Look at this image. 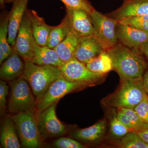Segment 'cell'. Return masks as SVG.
<instances>
[{
    "instance_id": "1",
    "label": "cell",
    "mask_w": 148,
    "mask_h": 148,
    "mask_svg": "<svg viewBox=\"0 0 148 148\" xmlns=\"http://www.w3.org/2000/svg\"><path fill=\"white\" fill-rule=\"evenodd\" d=\"M106 51L120 78H140L147 70L148 64L140 49L130 48L118 42Z\"/></svg>"
},
{
    "instance_id": "2",
    "label": "cell",
    "mask_w": 148,
    "mask_h": 148,
    "mask_svg": "<svg viewBox=\"0 0 148 148\" xmlns=\"http://www.w3.org/2000/svg\"><path fill=\"white\" fill-rule=\"evenodd\" d=\"M24 61L25 67L21 77L29 83L38 103L50 85L62 76L61 71L50 65H37L30 60Z\"/></svg>"
},
{
    "instance_id": "3",
    "label": "cell",
    "mask_w": 148,
    "mask_h": 148,
    "mask_svg": "<svg viewBox=\"0 0 148 148\" xmlns=\"http://www.w3.org/2000/svg\"><path fill=\"white\" fill-rule=\"evenodd\" d=\"M120 86L110 98V105L117 108L134 110L147 95L143 77L135 79L120 78Z\"/></svg>"
},
{
    "instance_id": "4",
    "label": "cell",
    "mask_w": 148,
    "mask_h": 148,
    "mask_svg": "<svg viewBox=\"0 0 148 148\" xmlns=\"http://www.w3.org/2000/svg\"><path fill=\"white\" fill-rule=\"evenodd\" d=\"M36 114V110H32L12 116L23 147L38 148L42 146L43 139L39 131Z\"/></svg>"
},
{
    "instance_id": "5",
    "label": "cell",
    "mask_w": 148,
    "mask_h": 148,
    "mask_svg": "<svg viewBox=\"0 0 148 148\" xmlns=\"http://www.w3.org/2000/svg\"><path fill=\"white\" fill-rule=\"evenodd\" d=\"M10 96L8 110L12 114L36 110L37 102L28 82L20 77L10 82Z\"/></svg>"
},
{
    "instance_id": "6",
    "label": "cell",
    "mask_w": 148,
    "mask_h": 148,
    "mask_svg": "<svg viewBox=\"0 0 148 148\" xmlns=\"http://www.w3.org/2000/svg\"><path fill=\"white\" fill-rule=\"evenodd\" d=\"M94 29L93 36L104 50L107 51L118 42L116 27L118 21L94 9L90 14Z\"/></svg>"
},
{
    "instance_id": "7",
    "label": "cell",
    "mask_w": 148,
    "mask_h": 148,
    "mask_svg": "<svg viewBox=\"0 0 148 148\" xmlns=\"http://www.w3.org/2000/svg\"><path fill=\"white\" fill-rule=\"evenodd\" d=\"M89 86L87 84L79 82H72L61 76L53 82L45 94L37 103L38 113L58 102L64 95L75 90Z\"/></svg>"
},
{
    "instance_id": "8",
    "label": "cell",
    "mask_w": 148,
    "mask_h": 148,
    "mask_svg": "<svg viewBox=\"0 0 148 148\" xmlns=\"http://www.w3.org/2000/svg\"><path fill=\"white\" fill-rule=\"evenodd\" d=\"M60 69L62 75L66 79L85 83L89 86L101 82L106 76L91 71L85 64L75 58L64 62Z\"/></svg>"
},
{
    "instance_id": "9",
    "label": "cell",
    "mask_w": 148,
    "mask_h": 148,
    "mask_svg": "<svg viewBox=\"0 0 148 148\" xmlns=\"http://www.w3.org/2000/svg\"><path fill=\"white\" fill-rule=\"evenodd\" d=\"M57 103L38 113V127L43 140L62 136L67 131L66 126L56 116V108Z\"/></svg>"
},
{
    "instance_id": "10",
    "label": "cell",
    "mask_w": 148,
    "mask_h": 148,
    "mask_svg": "<svg viewBox=\"0 0 148 148\" xmlns=\"http://www.w3.org/2000/svg\"><path fill=\"white\" fill-rule=\"evenodd\" d=\"M36 42L31 21L26 11L18 29L15 45L13 47L24 61L32 60L34 57Z\"/></svg>"
},
{
    "instance_id": "11",
    "label": "cell",
    "mask_w": 148,
    "mask_h": 148,
    "mask_svg": "<svg viewBox=\"0 0 148 148\" xmlns=\"http://www.w3.org/2000/svg\"><path fill=\"white\" fill-rule=\"evenodd\" d=\"M66 12L71 30L77 36H93L94 29L90 14L79 9L66 8Z\"/></svg>"
},
{
    "instance_id": "12",
    "label": "cell",
    "mask_w": 148,
    "mask_h": 148,
    "mask_svg": "<svg viewBox=\"0 0 148 148\" xmlns=\"http://www.w3.org/2000/svg\"><path fill=\"white\" fill-rule=\"evenodd\" d=\"M116 33L118 42L130 48L140 49L142 45L148 41V32L118 21L116 27Z\"/></svg>"
},
{
    "instance_id": "13",
    "label": "cell",
    "mask_w": 148,
    "mask_h": 148,
    "mask_svg": "<svg viewBox=\"0 0 148 148\" xmlns=\"http://www.w3.org/2000/svg\"><path fill=\"white\" fill-rule=\"evenodd\" d=\"M106 15L117 21L131 16L148 15V0H125L119 8Z\"/></svg>"
},
{
    "instance_id": "14",
    "label": "cell",
    "mask_w": 148,
    "mask_h": 148,
    "mask_svg": "<svg viewBox=\"0 0 148 148\" xmlns=\"http://www.w3.org/2000/svg\"><path fill=\"white\" fill-rule=\"evenodd\" d=\"M29 0H14L10 13L8 14V40L12 47L15 41L20 24Z\"/></svg>"
},
{
    "instance_id": "15",
    "label": "cell",
    "mask_w": 148,
    "mask_h": 148,
    "mask_svg": "<svg viewBox=\"0 0 148 148\" xmlns=\"http://www.w3.org/2000/svg\"><path fill=\"white\" fill-rule=\"evenodd\" d=\"M93 36L80 38L75 58L86 64L104 51Z\"/></svg>"
},
{
    "instance_id": "16",
    "label": "cell",
    "mask_w": 148,
    "mask_h": 148,
    "mask_svg": "<svg viewBox=\"0 0 148 148\" xmlns=\"http://www.w3.org/2000/svg\"><path fill=\"white\" fill-rule=\"evenodd\" d=\"M13 49V53L1 64L0 69L1 79L10 82L21 77L25 67L24 61Z\"/></svg>"
},
{
    "instance_id": "17",
    "label": "cell",
    "mask_w": 148,
    "mask_h": 148,
    "mask_svg": "<svg viewBox=\"0 0 148 148\" xmlns=\"http://www.w3.org/2000/svg\"><path fill=\"white\" fill-rule=\"evenodd\" d=\"M107 121L106 120L99 121L92 126L78 130L72 133L73 139L88 144H93L101 141L106 134Z\"/></svg>"
},
{
    "instance_id": "18",
    "label": "cell",
    "mask_w": 148,
    "mask_h": 148,
    "mask_svg": "<svg viewBox=\"0 0 148 148\" xmlns=\"http://www.w3.org/2000/svg\"><path fill=\"white\" fill-rule=\"evenodd\" d=\"M26 12L31 21L36 42L41 46H46L52 26L47 25L45 19L39 16L36 11L27 9Z\"/></svg>"
},
{
    "instance_id": "19",
    "label": "cell",
    "mask_w": 148,
    "mask_h": 148,
    "mask_svg": "<svg viewBox=\"0 0 148 148\" xmlns=\"http://www.w3.org/2000/svg\"><path fill=\"white\" fill-rule=\"evenodd\" d=\"M18 136L14 122L12 116H9L4 120L1 126V147L4 148L21 147V145L19 142Z\"/></svg>"
},
{
    "instance_id": "20",
    "label": "cell",
    "mask_w": 148,
    "mask_h": 148,
    "mask_svg": "<svg viewBox=\"0 0 148 148\" xmlns=\"http://www.w3.org/2000/svg\"><path fill=\"white\" fill-rule=\"evenodd\" d=\"M34 57L31 60L39 65H50L60 69L64 62L60 59L53 49L47 46H41L35 43Z\"/></svg>"
},
{
    "instance_id": "21",
    "label": "cell",
    "mask_w": 148,
    "mask_h": 148,
    "mask_svg": "<svg viewBox=\"0 0 148 148\" xmlns=\"http://www.w3.org/2000/svg\"><path fill=\"white\" fill-rule=\"evenodd\" d=\"M79 38L71 30L65 39L53 49L63 62H67L75 58Z\"/></svg>"
},
{
    "instance_id": "22",
    "label": "cell",
    "mask_w": 148,
    "mask_h": 148,
    "mask_svg": "<svg viewBox=\"0 0 148 148\" xmlns=\"http://www.w3.org/2000/svg\"><path fill=\"white\" fill-rule=\"evenodd\" d=\"M71 30L69 18L66 14L59 25L51 27L47 46L54 49L65 39Z\"/></svg>"
},
{
    "instance_id": "23",
    "label": "cell",
    "mask_w": 148,
    "mask_h": 148,
    "mask_svg": "<svg viewBox=\"0 0 148 148\" xmlns=\"http://www.w3.org/2000/svg\"><path fill=\"white\" fill-rule=\"evenodd\" d=\"M86 65L91 71L101 75H106L113 70L111 58L106 50L92 58Z\"/></svg>"
},
{
    "instance_id": "24",
    "label": "cell",
    "mask_w": 148,
    "mask_h": 148,
    "mask_svg": "<svg viewBox=\"0 0 148 148\" xmlns=\"http://www.w3.org/2000/svg\"><path fill=\"white\" fill-rule=\"evenodd\" d=\"M8 14L1 21L0 26V64L8 58L14 51L8 40Z\"/></svg>"
},
{
    "instance_id": "25",
    "label": "cell",
    "mask_w": 148,
    "mask_h": 148,
    "mask_svg": "<svg viewBox=\"0 0 148 148\" xmlns=\"http://www.w3.org/2000/svg\"><path fill=\"white\" fill-rule=\"evenodd\" d=\"M117 147L123 148H148V144L136 132H130L124 137L114 142Z\"/></svg>"
},
{
    "instance_id": "26",
    "label": "cell",
    "mask_w": 148,
    "mask_h": 148,
    "mask_svg": "<svg viewBox=\"0 0 148 148\" xmlns=\"http://www.w3.org/2000/svg\"><path fill=\"white\" fill-rule=\"evenodd\" d=\"M110 131L112 137L119 140L124 137L130 132V130L125 127L117 119L116 113L114 112L110 122Z\"/></svg>"
},
{
    "instance_id": "27",
    "label": "cell",
    "mask_w": 148,
    "mask_h": 148,
    "mask_svg": "<svg viewBox=\"0 0 148 148\" xmlns=\"http://www.w3.org/2000/svg\"><path fill=\"white\" fill-rule=\"evenodd\" d=\"M118 21L135 29L148 32V15L131 16Z\"/></svg>"
},
{
    "instance_id": "28",
    "label": "cell",
    "mask_w": 148,
    "mask_h": 148,
    "mask_svg": "<svg viewBox=\"0 0 148 148\" xmlns=\"http://www.w3.org/2000/svg\"><path fill=\"white\" fill-rule=\"evenodd\" d=\"M66 5V8L79 9L89 14L95 9L88 0H60Z\"/></svg>"
},
{
    "instance_id": "29",
    "label": "cell",
    "mask_w": 148,
    "mask_h": 148,
    "mask_svg": "<svg viewBox=\"0 0 148 148\" xmlns=\"http://www.w3.org/2000/svg\"><path fill=\"white\" fill-rule=\"evenodd\" d=\"M118 109H120L121 111L124 112L129 118L134 127L133 132H137L143 128L145 126L146 123L144 122L142 120L135 110L128 108H120Z\"/></svg>"
},
{
    "instance_id": "30",
    "label": "cell",
    "mask_w": 148,
    "mask_h": 148,
    "mask_svg": "<svg viewBox=\"0 0 148 148\" xmlns=\"http://www.w3.org/2000/svg\"><path fill=\"white\" fill-rule=\"evenodd\" d=\"M53 147L58 148H83L84 145L80 143L77 140L71 138L62 137L57 139L53 142Z\"/></svg>"
},
{
    "instance_id": "31",
    "label": "cell",
    "mask_w": 148,
    "mask_h": 148,
    "mask_svg": "<svg viewBox=\"0 0 148 148\" xmlns=\"http://www.w3.org/2000/svg\"><path fill=\"white\" fill-rule=\"evenodd\" d=\"M144 122L148 123V95L147 94L134 109Z\"/></svg>"
},
{
    "instance_id": "32",
    "label": "cell",
    "mask_w": 148,
    "mask_h": 148,
    "mask_svg": "<svg viewBox=\"0 0 148 148\" xmlns=\"http://www.w3.org/2000/svg\"><path fill=\"white\" fill-rule=\"evenodd\" d=\"M9 87L5 82L0 81V110L1 113L4 111L6 104V98L8 93Z\"/></svg>"
},
{
    "instance_id": "33",
    "label": "cell",
    "mask_w": 148,
    "mask_h": 148,
    "mask_svg": "<svg viewBox=\"0 0 148 148\" xmlns=\"http://www.w3.org/2000/svg\"><path fill=\"white\" fill-rule=\"evenodd\" d=\"M116 117L117 119L121 123L129 129L131 132H133L134 127L132 125V122L129 118L124 112L121 111L120 109H117Z\"/></svg>"
},
{
    "instance_id": "34",
    "label": "cell",
    "mask_w": 148,
    "mask_h": 148,
    "mask_svg": "<svg viewBox=\"0 0 148 148\" xmlns=\"http://www.w3.org/2000/svg\"><path fill=\"white\" fill-rule=\"evenodd\" d=\"M136 132L145 142L148 144V123H146L145 126Z\"/></svg>"
},
{
    "instance_id": "35",
    "label": "cell",
    "mask_w": 148,
    "mask_h": 148,
    "mask_svg": "<svg viewBox=\"0 0 148 148\" xmlns=\"http://www.w3.org/2000/svg\"><path fill=\"white\" fill-rule=\"evenodd\" d=\"M143 84L146 93L148 95V69L143 75Z\"/></svg>"
},
{
    "instance_id": "36",
    "label": "cell",
    "mask_w": 148,
    "mask_h": 148,
    "mask_svg": "<svg viewBox=\"0 0 148 148\" xmlns=\"http://www.w3.org/2000/svg\"><path fill=\"white\" fill-rule=\"evenodd\" d=\"M140 49L143 55L146 56L148 60V41L142 45Z\"/></svg>"
},
{
    "instance_id": "37",
    "label": "cell",
    "mask_w": 148,
    "mask_h": 148,
    "mask_svg": "<svg viewBox=\"0 0 148 148\" xmlns=\"http://www.w3.org/2000/svg\"><path fill=\"white\" fill-rule=\"evenodd\" d=\"M14 0H5V3H13Z\"/></svg>"
},
{
    "instance_id": "38",
    "label": "cell",
    "mask_w": 148,
    "mask_h": 148,
    "mask_svg": "<svg viewBox=\"0 0 148 148\" xmlns=\"http://www.w3.org/2000/svg\"><path fill=\"white\" fill-rule=\"evenodd\" d=\"M0 3H1V5L2 6V7L4 5L5 0H0Z\"/></svg>"
}]
</instances>
